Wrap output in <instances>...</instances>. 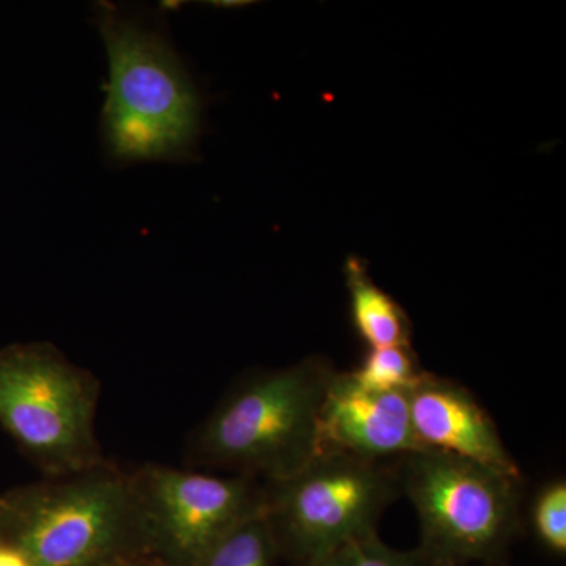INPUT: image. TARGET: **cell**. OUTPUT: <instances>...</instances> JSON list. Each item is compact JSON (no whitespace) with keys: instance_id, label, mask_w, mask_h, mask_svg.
Segmentation results:
<instances>
[{"instance_id":"obj_1","label":"cell","mask_w":566,"mask_h":566,"mask_svg":"<svg viewBox=\"0 0 566 566\" xmlns=\"http://www.w3.org/2000/svg\"><path fill=\"white\" fill-rule=\"evenodd\" d=\"M106 50V99L99 118L104 156L114 167L191 163L199 156L203 96L166 24L150 11L93 3Z\"/></svg>"},{"instance_id":"obj_2","label":"cell","mask_w":566,"mask_h":566,"mask_svg":"<svg viewBox=\"0 0 566 566\" xmlns=\"http://www.w3.org/2000/svg\"><path fill=\"white\" fill-rule=\"evenodd\" d=\"M0 539L32 566H117L150 557L132 474L107 461L2 491Z\"/></svg>"},{"instance_id":"obj_3","label":"cell","mask_w":566,"mask_h":566,"mask_svg":"<svg viewBox=\"0 0 566 566\" xmlns=\"http://www.w3.org/2000/svg\"><path fill=\"white\" fill-rule=\"evenodd\" d=\"M334 374L312 357L245 376L193 431L188 464L262 482L293 475L318 455L319 408Z\"/></svg>"},{"instance_id":"obj_4","label":"cell","mask_w":566,"mask_h":566,"mask_svg":"<svg viewBox=\"0 0 566 566\" xmlns=\"http://www.w3.org/2000/svg\"><path fill=\"white\" fill-rule=\"evenodd\" d=\"M401 494L420 524L417 549L428 566H506L524 532L523 476L446 453L395 460Z\"/></svg>"},{"instance_id":"obj_5","label":"cell","mask_w":566,"mask_h":566,"mask_svg":"<svg viewBox=\"0 0 566 566\" xmlns=\"http://www.w3.org/2000/svg\"><path fill=\"white\" fill-rule=\"evenodd\" d=\"M99 381L46 342L0 349V428L46 475L103 464L95 431Z\"/></svg>"},{"instance_id":"obj_6","label":"cell","mask_w":566,"mask_h":566,"mask_svg":"<svg viewBox=\"0 0 566 566\" xmlns=\"http://www.w3.org/2000/svg\"><path fill=\"white\" fill-rule=\"evenodd\" d=\"M263 517L279 557L316 566L335 549L378 532L387 506L400 497L395 461L319 453L281 480L263 482Z\"/></svg>"},{"instance_id":"obj_7","label":"cell","mask_w":566,"mask_h":566,"mask_svg":"<svg viewBox=\"0 0 566 566\" xmlns=\"http://www.w3.org/2000/svg\"><path fill=\"white\" fill-rule=\"evenodd\" d=\"M150 557L163 566H196L222 536L262 515V480L145 464L132 472Z\"/></svg>"},{"instance_id":"obj_8","label":"cell","mask_w":566,"mask_h":566,"mask_svg":"<svg viewBox=\"0 0 566 566\" xmlns=\"http://www.w3.org/2000/svg\"><path fill=\"white\" fill-rule=\"evenodd\" d=\"M422 450L412 430L408 394L363 389L348 371H335L319 408L318 455L342 453L389 463Z\"/></svg>"},{"instance_id":"obj_9","label":"cell","mask_w":566,"mask_h":566,"mask_svg":"<svg viewBox=\"0 0 566 566\" xmlns=\"http://www.w3.org/2000/svg\"><path fill=\"white\" fill-rule=\"evenodd\" d=\"M408 397L412 430L423 450L523 476L493 417L464 386L427 374Z\"/></svg>"},{"instance_id":"obj_10","label":"cell","mask_w":566,"mask_h":566,"mask_svg":"<svg viewBox=\"0 0 566 566\" xmlns=\"http://www.w3.org/2000/svg\"><path fill=\"white\" fill-rule=\"evenodd\" d=\"M346 283L354 327L368 348L411 346V329L403 308L371 281L357 260L346 264Z\"/></svg>"},{"instance_id":"obj_11","label":"cell","mask_w":566,"mask_h":566,"mask_svg":"<svg viewBox=\"0 0 566 566\" xmlns=\"http://www.w3.org/2000/svg\"><path fill=\"white\" fill-rule=\"evenodd\" d=\"M427 374L417 363L411 346L368 348L359 367L348 371L349 378L363 389L403 394L415 390Z\"/></svg>"},{"instance_id":"obj_12","label":"cell","mask_w":566,"mask_h":566,"mask_svg":"<svg viewBox=\"0 0 566 566\" xmlns=\"http://www.w3.org/2000/svg\"><path fill=\"white\" fill-rule=\"evenodd\" d=\"M279 558L262 513L222 536L196 566H273Z\"/></svg>"},{"instance_id":"obj_13","label":"cell","mask_w":566,"mask_h":566,"mask_svg":"<svg viewBox=\"0 0 566 566\" xmlns=\"http://www.w3.org/2000/svg\"><path fill=\"white\" fill-rule=\"evenodd\" d=\"M536 545L556 558L566 556V482L556 476L536 490L524 515V528Z\"/></svg>"},{"instance_id":"obj_14","label":"cell","mask_w":566,"mask_h":566,"mask_svg":"<svg viewBox=\"0 0 566 566\" xmlns=\"http://www.w3.org/2000/svg\"><path fill=\"white\" fill-rule=\"evenodd\" d=\"M316 566H428L420 551L395 549L375 534L345 543Z\"/></svg>"},{"instance_id":"obj_15","label":"cell","mask_w":566,"mask_h":566,"mask_svg":"<svg viewBox=\"0 0 566 566\" xmlns=\"http://www.w3.org/2000/svg\"><path fill=\"white\" fill-rule=\"evenodd\" d=\"M0 566H32L17 547L0 539Z\"/></svg>"},{"instance_id":"obj_16","label":"cell","mask_w":566,"mask_h":566,"mask_svg":"<svg viewBox=\"0 0 566 566\" xmlns=\"http://www.w3.org/2000/svg\"><path fill=\"white\" fill-rule=\"evenodd\" d=\"M117 566H163L158 560H155L153 557H140L134 558V560L123 562V564Z\"/></svg>"}]
</instances>
